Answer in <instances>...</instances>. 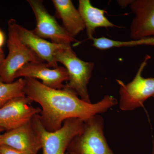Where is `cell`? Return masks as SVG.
Listing matches in <instances>:
<instances>
[{
  "mask_svg": "<svg viewBox=\"0 0 154 154\" xmlns=\"http://www.w3.org/2000/svg\"><path fill=\"white\" fill-rule=\"evenodd\" d=\"M26 96L11 99L0 108V128L6 131L19 127L30 121L41 110L34 107Z\"/></svg>",
  "mask_w": 154,
  "mask_h": 154,
  "instance_id": "cell-8",
  "label": "cell"
},
{
  "mask_svg": "<svg viewBox=\"0 0 154 154\" xmlns=\"http://www.w3.org/2000/svg\"><path fill=\"white\" fill-rule=\"evenodd\" d=\"M5 35L2 31L0 29V50L5 42Z\"/></svg>",
  "mask_w": 154,
  "mask_h": 154,
  "instance_id": "cell-18",
  "label": "cell"
},
{
  "mask_svg": "<svg viewBox=\"0 0 154 154\" xmlns=\"http://www.w3.org/2000/svg\"><path fill=\"white\" fill-rule=\"evenodd\" d=\"M8 46L9 52L0 64V79L4 82L11 83L16 79V73L29 63H45L19 38L16 20L8 22Z\"/></svg>",
  "mask_w": 154,
  "mask_h": 154,
  "instance_id": "cell-3",
  "label": "cell"
},
{
  "mask_svg": "<svg viewBox=\"0 0 154 154\" xmlns=\"http://www.w3.org/2000/svg\"><path fill=\"white\" fill-rule=\"evenodd\" d=\"M31 122L40 137L42 154H65L73 139L82 132L84 124L79 119H69L64 122L60 129L50 132L42 125L38 114L34 116Z\"/></svg>",
  "mask_w": 154,
  "mask_h": 154,
  "instance_id": "cell-4",
  "label": "cell"
},
{
  "mask_svg": "<svg viewBox=\"0 0 154 154\" xmlns=\"http://www.w3.org/2000/svg\"><path fill=\"white\" fill-rule=\"evenodd\" d=\"M130 7L135 15L130 28V38L154 37V0H134Z\"/></svg>",
  "mask_w": 154,
  "mask_h": 154,
  "instance_id": "cell-10",
  "label": "cell"
},
{
  "mask_svg": "<svg viewBox=\"0 0 154 154\" xmlns=\"http://www.w3.org/2000/svg\"><path fill=\"white\" fill-rule=\"evenodd\" d=\"M154 45V37H150L130 41H118L106 38L103 42V45L106 49L115 47H132L140 45Z\"/></svg>",
  "mask_w": 154,
  "mask_h": 154,
  "instance_id": "cell-16",
  "label": "cell"
},
{
  "mask_svg": "<svg viewBox=\"0 0 154 154\" xmlns=\"http://www.w3.org/2000/svg\"><path fill=\"white\" fill-rule=\"evenodd\" d=\"M36 17V25L32 30L36 35L43 38H48L56 44L71 45L72 42H78L70 36L64 28L49 14L40 0H28Z\"/></svg>",
  "mask_w": 154,
  "mask_h": 154,
  "instance_id": "cell-7",
  "label": "cell"
},
{
  "mask_svg": "<svg viewBox=\"0 0 154 154\" xmlns=\"http://www.w3.org/2000/svg\"><path fill=\"white\" fill-rule=\"evenodd\" d=\"M5 53L2 49L0 50V64L2 63V62L5 59Z\"/></svg>",
  "mask_w": 154,
  "mask_h": 154,
  "instance_id": "cell-20",
  "label": "cell"
},
{
  "mask_svg": "<svg viewBox=\"0 0 154 154\" xmlns=\"http://www.w3.org/2000/svg\"><path fill=\"white\" fill-rule=\"evenodd\" d=\"M0 145L30 154H37L42 148L40 137L33 128L31 120L2 134Z\"/></svg>",
  "mask_w": 154,
  "mask_h": 154,
  "instance_id": "cell-9",
  "label": "cell"
},
{
  "mask_svg": "<svg viewBox=\"0 0 154 154\" xmlns=\"http://www.w3.org/2000/svg\"><path fill=\"white\" fill-rule=\"evenodd\" d=\"M66 154H72L68 152H67L66 153Z\"/></svg>",
  "mask_w": 154,
  "mask_h": 154,
  "instance_id": "cell-23",
  "label": "cell"
},
{
  "mask_svg": "<svg viewBox=\"0 0 154 154\" xmlns=\"http://www.w3.org/2000/svg\"><path fill=\"white\" fill-rule=\"evenodd\" d=\"M152 154H154V145L153 146L152 149Z\"/></svg>",
  "mask_w": 154,
  "mask_h": 154,
  "instance_id": "cell-21",
  "label": "cell"
},
{
  "mask_svg": "<svg viewBox=\"0 0 154 154\" xmlns=\"http://www.w3.org/2000/svg\"><path fill=\"white\" fill-rule=\"evenodd\" d=\"M24 78H19L13 82L7 83L0 79V108L11 99L25 96Z\"/></svg>",
  "mask_w": 154,
  "mask_h": 154,
  "instance_id": "cell-15",
  "label": "cell"
},
{
  "mask_svg": "<svg viewBox=\"0 0 154 154\" xmlns=\"http://www.w3.org/2000/svg\"><path fill=\"white\" fill-rule=\"evenodd\" d=\"M24 79L25 96L41 106L39 118L45 129L50 132L60 129L66 119L78 118L85 121L106 112L118 104L117 99L109 95H105L97 103H88L66 88L53 89L36 79Z\"/></svg>",
  "mask_w": 154,
  "mask_h": 154,
  "instance_id": "cell-1",
  "label": "cell"
},
{
  "mask_svg": "<svg viewBox=\"0 0 154 154\" xmlns=\"http://www.w3.org/2000/svg\"><path fill=\"white\" fill-rule=\"evenodd\" d=\"M4 130H3V129H1V128H0V133L3 132V131H4Z\"/></svg>",
  "mask_w": 154,
  "mask_h": 154,
  "instance_id": "cell-22",
  "label": "cell"
},
{
  "mask_svg": "<svg viewBox=\"0 0 154 154\" xmlns=\"http://www.w3.org/2000/svg\"><path fill=\"white\" fill-rule=\"evenodd\" d=\"M22 78L38 79L48 87L62 89L64 86V82L68 80V74L66 69L63 67L51 69L45 63H29L22 67L15 75V79Z\"/></svg>",
  "mask_w": 154,
  "mask_h": 154,
  "instance_id": "cell-11",
  "label": "cell"
},
{
  "mask_svg": "<svg viewBox=\"0 0 154 154\" xmlns=\"http://www.w3.org/2000/svg\"><path fill=\"white\" fill-rule=\"evenodd\" d=\"M89 39L92 40L96 28H113L117 26L110 22L105 16L106 11L95 8L89 0H79L78 9Z\"/></svg>",
  "mask_w": 154,
  "mask_h": 154,
  "instance_id": "cell-13",
  "label": "cell"
},
{
  "mask_svg": "<svg viewBox=\"0 0 154 154\" xmlns=\"http://www.w3.org/2000/svg\"><path fill=\"white\" fill-rule=\"evenodd\" d=\"M17 30L19 38L23 43L32 50L50 67H57L54 54L58 51L67 45L49 42L37 36L32 30H28L18 24Z\"/></svg>",
  "mask_w": 154,
  "mask_h": 154,
  "instance_id": "cell-12",
  "label": "cell"
},
{
  "mask_svg": "<svg viewBox=\"0 0 154 154\" xmlns=\"http://www.w3.org/2000/svg\"><path fill=\"white\" fill-rule=\"evenodd\" d=\"M58 16L61 19L64 28L75 38L85 28L79 10L70 0H53Z\"/></svg>",
  "mask_w": 154,
  "mask_h": 154,
  "instance_id": "cell-14",
  "label": "cell"
},
{
  "mask_svg": "<svg viewBox=\"0 0 154 154\" xmlns=\"http://www.w3.org/2000/svg\"><path fill=\"white\" fill-rule=\"evenodd\" d=\"M0 154H30L5 146L0 145Z\"/></svg>",
  "mask_w": 154,
  "mask_h": 154,
  "instance_id": "cell-17",
  "label": "cell"
},
{
  "mask_svg": "<svg viewBox=\"0 0 154 154\" xmlns=\"http://www.w3.org/2000/svg\"><path fill=\"white\" fill-rule=\"evenodd\" d=\"M151 59L146 56L141 63L134 79L125 84L121 80H116L119 86V108L123 111H130L143 107L147 99H154V78H144L142 72Z\"/></svg>",
  "mask_w": 154,
  "mask_h": 154,
  "instance_id": "cell-6",
  "label": "cell"
},
{
  "mask_svg": "<svg viewBox=\"0 0 154 154\" xmlns=\"http://www.w3.org/2000/svg\"><path fill=\"white\" fill-rule=\"evenodd\" d=\"M2 134H1V133H0V138H1V137H2Z\"/></svg>",
  "mask_w": 154,
  "mask_h": 154,
  "instance_id": "cell-24",
  "label": "cell"
},
{
  "mask_svg": "<svg viewBox=\"0 0 154 154\" xmlns=\"http://www.w3.org/2000/svg\"><path fill=\"white\" fill-rule=\"evenodd\" d=\"M133 1H119L118 2L119 5L122 8H125L127 6L130 5Z\"/></svg>",
  "mask_w": 154,
  "mask_h": 154,
  "instance_id": "cell-19",
  "label": "cell"
},
{
  "mask_svg": "<svg viewBox=\"0 0 154 154\" xmlns=\"http://www.w3.org/2000/svg\"><path fill=\"white\" fill-rule=\"evenodd\" d=\"M56 61L64 66L68 74V80L64 88L73 91L80 99L91 103L88 85L94 63L82 60L77 57L71 45H66L54 54Z\"/></svg>",
  "mask_w": 154,
  "mask_h": 154,
  "instance_id": "cell-2",
  "label": "cell"
},
{
  "mask_svg": "<svg viewBox=\"0 0 154 154\" xmlns=\"http://www.w3.org/2000/svg\"><path fill=\"white\" fill-rule=\"evenodd\" d=\"M104 121L97 114L84 121L82 132L71 141L68 152L72 154H114L104 132Z\"/></svg>",
  "mask_w": 154,
  "mask_h": 154,
  "instance_id": "cell-5",
  "label": "cell"
}]
</instances>
